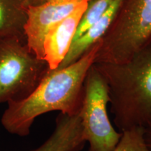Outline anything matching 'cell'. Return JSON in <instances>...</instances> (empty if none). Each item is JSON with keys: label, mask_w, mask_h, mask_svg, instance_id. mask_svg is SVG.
Segmentation results:
<instances>
[{"label": "cell", "mask_w": 151, "mask_h": 151, "mask_svg": "<svg viewBox=\"0 0 151 151\" xmlns=\"http://www.w3.org/2000/svg\"><path fill=\"white\" fill-rule=\"evenodd\" d=\"M101 45L100 40L78 60L65 67L49 70L37 88L25 99L8 104L1 124L9 133L19 137L29 135L37 117L59 111L78 114L88 71L94 63Z\"/></svg>", "instance_id": "cell-1"}, {"label": "cell", "mask_w": 151, "mask_h": 151, "mask_svg": "<svg viewBox=\"0 0 151 151\" xmlns=\"http://www.w3.org/2000/svg\"><path fill=\"white\" fill-rule=\"evenodd\" d=\"M94 65L106 83L117 128L151 129V43L124 62Z\"/></svg>", "instance_id": "cell-2"}, {"label": "cell", "mask_w": 151, "mask_h": 151, "mask_svg": "<svg viewBox=\"0 0 151 151\" xmlns=\"http://www.w3.org/2000/svg\"><path fill=\"white\" fill-rule=\"evenodd\" d=\"M94 63L124 62L151 43V0H123Z\"/></svg>", "instance_id": "cell-3"}, {"label": "cell", "mask_w": 151, "mask_h": 151, "mask_svg": "<svg viewBox=\"0 0 151 151\" xmlns=\"http://www.w3.org/2000/svg\"><path fill=\"white\" fill-rule=\"evenodd\" d=\"M49 70L46 62L30 50L26 41L0 39V104L27 98Z\"/></svg>", "instance_id": "cell-4"}, {"label": "cell", "mask_w": 151, "mask_h": 151, "mask_svg": "<svg viewBox=\"0 0 151 151\" xmlns=\"http://www.w3.org/2000/svg\"><path fill=\"white\" fill-rule=\"evenodd\" d=\"M109 101L106 83L93 64L85 79L78 113L83 137L89 144L88 151H113L120 141L121 132L114 129L108 115Z\"/></svg>", "instance_id": "cell-5"}, {"label": "cell", "mask_w": 151, "mask_h": 151, "mask_svg": "<svg viewBox=\"0 0 151 151\" xmlns=\"http://www.w3.org/2000/svg\"><path fill=\"white\" fill-rule=\"evenodd\" d=\"M85 1L90 0H48L40 5L28 6L26 41L38 58L43 60V44L49 30Z\"/></svg>", "instance_id": "cell-6"}, {"label": "cell", "mask_w": 151, "mask_h": 151, "mask_svg": "<svg viewBox=\"0 0 151 151\" xmlns=\"http://www.w3.org/2000/svg\"><path fill=\"white\" fill-rule=\"evenodd\" d=\"M88 1H83L47 33L43 44V60L50 70L59 67L67 55Z\"/></svg>", "instance_id": "cell-7"}, {"label": "cell", "mask_w": 151, "mask_h": 151, "mask_svg": "<svg viewBox=\"0 0 151 151\" xmlns=\"http://www.w3.org/2000/svg\"><path fill=\"white\" fill-rule=\"evenodd\" d=\"M86 143L79 115L60 113L52 133L41 146L31 151H81Z\"/></svg>", "instance_id": "cell-8"}, {"label": "cell", "mask_w": 151, "mask_h": 151, "mask_svg": "<svg viewBox=\"0 0 151 151\" xmlns=\"http://www.w3.org/2000/svg\"><path fill=\"white\" fill-rule=\"evenodd\" d=\"M122 1L114 0L106 12L97 22L72 41L67 55L58 68L65 67L75 62L93 45L102 39L116 18Z\"/></svg>", "instance_id": "cell-9"}, {"label": "cell", "mask_w": 151, "mask_h": 151, "mask_svg": "<svg viewBox=\"0 0 151 151\" xmlns=\"http://www.w3.org/2000/svg\"><path fill=\"white\" fill-rule=\"evenodd\" d=\"M28 6L26 0H0V39L26 41Z\"/></svg>", "instance_id": "cell-10"}, {"label": "cell", "mask_w": 151, "mask_h": 151, "mask_svg": "<svg viewBox=\"0 0 151 151\" xmlns=\"http://www.w3.org/2000/svg\"><path fill=\"white\" fill-rule=\"evenodd\" d=\"M121 133L120 141L113 151H151L145 138V129L134 127Z\"/></svg>", "instance_id": "cell-11"}, {"label": "cell", "mask_w": 151, "mask_h": 151, "mask_svg": "<svg viewBox=\"0 0 151 151\" xmlns=\"http://www.w3.org/2000/svg\"><path fill=\"white\" fill-rule=\"evenodd\" d=\"M114 0H90L79 23L73 40L83 34L106 12Z\"/></svg>", "instance_id": "cell-12"}, {"label": "cell", "mask_w": 151, "mask_h": 151, "mask_svg": "<svg viewBox=\"0 0 151 151\" xmlns=\"http://www.w3.org/2000/svg\"><path fill=\"white\" fill-rule=\"evenodd\" d=\"M46 1L48 0H26L28 6H32L40 5L41 4L46 2Z\"/></svg>", "instance_id": "cell-13"}, {"label": "cell", "mask_w": 151, "mask_h": 151, "mask_svg": "<svg viewBox=\"0 0 151 151\" xmlns=\"http://www.w3.org/2000/svg\"><path fill=\"white\" fill-rule=\"evenodd\" d=\"M145 138H146V141L147 144L149 146V148L151 149V129L146 130V133H145Z\"/></svg>", "instance_id": "cell-14"}]
</instances>
